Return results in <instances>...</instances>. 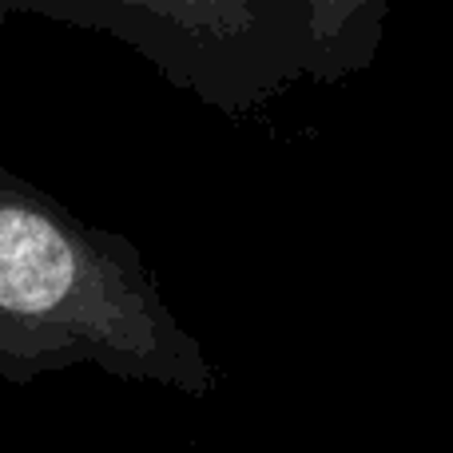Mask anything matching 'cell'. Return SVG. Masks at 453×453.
<instances>
[{"label": "cell", "instance_id": "obj_1", "mask_svg": "<svg viewBox=\"0 0 453 453\" xmlns=\"http://www.w3.org/2000/svg\"><path fill=\"white\" fill-rule=\"evenodd\" d=\"M60 370L207 398L219 370L127 234L0 167V382Z\"/></svg>", "mask_w": 453, "mask_h": 453}]
</instances>
